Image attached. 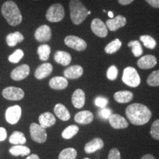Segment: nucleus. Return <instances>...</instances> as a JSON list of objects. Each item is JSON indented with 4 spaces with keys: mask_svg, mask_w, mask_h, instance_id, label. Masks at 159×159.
Wrapping results in <instances>:
<instances>
[{
    "mask_svg": "<svg viewBox=\"0 0 159 159\" xmlns=\"http://www.w3.org/2000/svg\"><path fill=\"white\" fill-rule=\"evenodd\" d=\"M24 57V52L21 49H16L13 54L11 55L8 57V60L10 62L13 63H19L21 59Z\"/></svg>",
    "mask_w": 159,
    "mask_h": 159,
    "instance_id": "nucleus-36",
    "label": "nucleus"
},
{
    "mask_svg": "<svg viewBox=\"0 0 159 159\" xmlns=\"http://www.w3.org/2000/svg\"><path fill=\"white\" fill-rule=\"evenodd\" d=\"M91 29L97 36L105 38L108 35V27L102 20L99 19H94L92 20L91 24Z\"/></svg>",
    "mask_w": 159,
    "mask_h": 159,
    "instance_id": "nucleus-10",
    "label": "nucleus"
},
{
    "mask_svg": "<svg viewBox=\"0 0 159 159\" xmlns=\"http://www.w3.org/2000/svg\"><path fill=\"white\" fill-rule=\"evenodd\" d=\"M65 16V11L63 5L61 4H54L47 10L46 18L49 21L56 23L63 20Z\"/></svg>",
    "mask_w": 159,
    "mask_h": 159,
    "instance_id": "nucleus-5",
    "label": "nucleus"
},
{
    "mask_svg": "<svg viewBox=\"0 0 159 159\" xmlns=\"http://www.w3.org/2000/svg\"><path fill=\"white\" fill-rule=\"evenodd\" d=\"M128 46L132 48V52L135 57H140L143 54V49L139 41H131L128 43Z\"/></svg>",
    "mask_w": 159,
    "mask_h": 159,
    "instance_id": "nucleus-32",
    "label": "nucleus"
},
{
    "mask_svg": "<svg viewBox=\"0 0 159 159\" xmlns=\"http://www.w3.org/2000/svg\"><path fill=\"white\" fill-rule=\"evenodd\" d=\"M71 102L76 108H81L84 106L85 102V95L82 89H77L71 97Z\"/></svg>",
    "mask_w": 159,
    "mask_h": 159,
    "instance_id": "nucleus-20",
    "label": "nucleus"
},
{
    "mask_svg": "<svg viewBox=\"0 0 159 159\" xmlns=\"http://www.w3.org/2000/svg\"><path fill=\"white\" fill-rule=\"evenodd\" d=\"M70 18L75 25L82 24L88 16V10L80 0H70L69 2Z\"/></svg>",
    "mask_w": 159,
    "mask_h": 159,
    "instance_id": "nucleus-3",
    "label": "nucleus"
},
{
    "mask_svg": "<svg viewBox=\"0 0 159 159\" xmlns=\"http://www.w3.org/2000/svg\"><path fill=\"white\" fill-rule=\"evenodd\" d=\"M31 138L38 143H44L47 139V134L45 128H42L39 124L32 123L30 127Z\"/></svg>",
    "mask_w": 159,
    "mask_h": 159,
    "instance_id": "nucleus-6",
    "label": "nucleus"
},
{
    "mask_svg": "<svg viewBox=\"0 0 159 159\" xmlns=\"http://www.w3.org/2000/svg\"><path fill=\"white\" fill-rule=\"evenodd\" d=\"M68 80L64 77H55L49 80V85L52 89L55 90H62L68 86Z\"/></svg>",
    "mask_w": 159,
    "mask_h": 159,
    "instance_id": "nucleus-22",
    "label": "nucleus"
},
{
    "mask_svg": "<svg viewBox=\"0 0 159 159\" xmlns=\"http://www.w3.org/2000/svg\"><path fill=\"white\" fill-rule=\"evenodd\" d=\"M109 123L111 126L114 129H124L128 127V121L125 119V118L121 116L119 114H111V116L108 119Z\"/></svg>",
    "mask_w": 159,
    "mask_h": 159,
    "instance_id": "nucleus-13",
    "label": "nucleus"
},
{
    "mask_svg": "<svg viewBox=\"0 0 159 159\" xmlns=\"http://www.w3.org/2000/svg\"><path fill=\"white\" fill-rule=\"evenodd\" d=\"M10 153L14 156H25L30 153V149L25 145H14L9 150Z\"/></svg>",
    "mask_w": 159,
    "mask_h": 159,
    "instance_id": "nucleus-26",
    "label": "nucleus"
},
{
    "mask_svg": "<svg viewBox=\"0 0 159 159\" xmlns=\"http://www.w3.org/2000/svg\"><path fill=\"white\" fill-rule=\"evenodd\" d=\"M157 64L156 57L152 55H144L139 59L137 65L140 69H149L153 68Z\"/></svg>",
    "mask_w": 159,
    "mask_h": 159,
    "instance_id": "nucleus-15",
    "label": "nucleus"
},
{
    "mask_svg": "<svg viewBox=\"0 0 159 159\" xmlns=\"http://www.w3.org/2000/svg\"><path fill=\"white\" fill-rule=\"evenodd\" d=\"M64 43L67 47L78 52L83 51L87 48V43L84 40L75 35H68L66 37Z\"/></svg>",
    "mask_w": 159,
    "mask_h": 159,
    "instance_id": "nucleus-7",
    "label": "nucleus"
},
{
    "mask_svg": "<svg viewBox=\"0 0 159 159\" xmlns=\"http://www.w3.org/2000/svg\"><path fill=\"white\" fill-rule=\"evenodd\" d=\"M38 55L39 56V59L41 61H46L49 59L50 55L51 49L48 44H42L39 46L37 50Z\"/></svg>",
    "mask_w": 159,
    "mask_h": 159,
    "instance_id": "nucleus-29",
    "label": "nucleus"
},
{
    "mask_svg": "<svg viewBox=\"0 0 159 159\" xmlns=\"http://www.w3.org/2000/svg\"><path fill=\"white\" fill-rule=\"evenodd\" d=\"M7 138V131L4 128H0V142L5 141Z\"/></svg>",
    "mask_w": 159,
    "mask_h": 159,
    "instance_id": "nucleus-43",
    "label": "nucleus"
},
{
    "mask_svg": "<svg viewBox=\"0 0 159 159\" xmlns=\"http://www.w3.org/2000/svg\"><path fill=\"white\" fill-rule=\"evenodd\" d=\"M55 62L62 66H68L71 61V56L65 51H57L54 55Z\"/></svg>",
    "mask_w": 159,
    "mask_h": 159,
    "instance_id": "nucleus-23",
    "label": "nucleus"
},
{
    "mask_svg": "<svg viewBox=\"0 0 159 159\" xmlns=\"http://www.w3.org/2000/svg\"><path fill=\"white\" fill-rule=\"evenodd\" d=\"M35 1H37V0H35Z\"/></svg>",
    "mask_w": 159,
    "mask_h": 159,
    "instance_id": "nucleus-49",
    "label": "nucleus"
},
{
    "mask_svg": "<svg viewBox=\"0 0 159 159\" xmlns=\"http://www.w3.org/2000/svg\"><path fill=\"white\" fill-rule=\"evenodd\" d=\"M77 151L74 148H66L62 150L59 154L58 159H75L77 157Z\"/></svg>",
    "mask_w": 159,
    "mask_h": 159,
    "instance_id": "nucleus-33",
    "label": "nucleus"
},
{
    "mask_svg": "<svg viewBox=\"0 0 159 159\" xmlns=\"http://www.w3.org/2000/svg\"><path fill=\"white\" fill-rule=\"evenodd\" d=\"M118 75V69L115 66H111L107 71V77L110 80H114Z\"/></svg>",
    "mask_w": 159,
    "mask_h": 159,
    "instance_id": "nucleus-38",
    "label": "nucleus"
},
{
    "mask_svg": "<svg viewBox=\"0 0 159 159\" xmlns=\"http://www.w3.org/2000/svg\"><path fill=\"white\" fill-rule=\"evenodd\" d=\"M125 114L131 124L135 125L147 124L152 116V112L150 109L146 105L140 103H134L128 105Z\"/></svg>",
    "mask_w": 159,
    "mask_h": 159,
    "instance_id": "nucleus-1",
    "label": "nucleus"
},
{
    "mask_svg": "<svg viewBox=\"0 0 159 159\" xmlns=\"http://www.w3.org/2000/svg\"><path fill=\"white\" fill-rule=\"evenodd\" d=\"M84 159H89V158H84Z\"/></svg>",
    "mask_w": 159,
    "mask_h": 159,
    "instance_id": "nucleus-48",
    "label": "nucleus"
},
{
    "mask_svg": "<svg viewBox=\"0 0 159 159\" xmlns=\"http://www.w3.org/2000/svg\"><path fill=\"white\" fill-rule=\"evenodd\" d=\"M103 147H104V142L102 139L99 138H95L85 144L84 150L86 153L90 154L96 152L97 150H101Z\"/></svg>",
    "mask_w": 159,
    "mask_h": 159,
    "instance_id": "nucleus-19",
    "label": "nucleus"
},
{
    "mask_svg": "<svg viewBox=\"0 0 159 159\" xmlns=\"http://www.w3.org/2000/svg\"><path fill=\"white\" fill-rule=\"evenodd\" d=\"M30 66L27 64H22L16 67L11 71V77L13 80L20 81L25 79L30 74Z\"/></svg>",
    "mask_w": 159,
    "mask_h": 159,
    "instance_id": "nucleus-11",
    "label": "nucleus"
},
{
    "mask_svg": "<svg viewBox=\"0 0 159 159\" xmlns=\"http://www.w3.org/2000/svg\"><path fill=\"white\" fill-rule=\"evenodd\" d=\"M122 81L128 86L136 88L140 84L141 78L136 69H134V67L128 66L126 67L123 71Z\"/></svg>",
    "mask_w": 159,
    "mask_h": 159,
    "instance_id": "nucleus-4",
    "label": "nucleus"
},
{
    "mask_svg": "<svg viewBox=\"0 0 159 159\" xmlns=\"http://www.w3.org/2000/svg\"><path fill=\"white\" fill-rule=\"evenodd\" d=\"M9 142L14 145H24L27 142V140H26L23 133L20 132V131H14L10 136Z\"/></svg>",
    "mask_w": 159,
    "mask_h": 159,
    "instance_id": "nucleus-28",
    "label": "nucleus"
},
{
    "mask_svg": "<svg viewBox=\"0 0 159 159\" xmlns=\"http://www.w3.org/2000/svg\"><path fill=\"white\" fill-rule=\"evenodd\" d=\"M2 14L11 26L16 27L22 21V16L16 4L13 1H7L2 6Z\"/></svg>",
    "mask_w": 159,
    "mask_h": 159,
    "instance_id": "nucleus-2",
    "label": "nucleus"
},
{
    "mask_svg": "<svg viewBox=\"0 0 159 159\" xmlns=\"http://www.w3.org/2000/svg\"><path fill=\"white\" fill-rule=\"evenodd\" d=\"M83 74V69L79 65H75L66 68L63 71V75L66 79H77L80 78Z\"/></svg>",
    "mask_w": 159,
    "mask_h": 159,
    "instance_id": "nucleus-16",
    "label": "nucleus"
},
{
    "mask_svg": "<svg viewBox=\"0 0 159 159\" xmlns=\"http://www.w3.org/2000/svg\"><path fill=\"white\" fill-rule=\"evenodd\" d=\"M108 15L109 17L111 18V19H113V18H114V13H113L112 11H108Z\"/></svg>",
    "mask_w": 159,
    "mask_h": 159,
    "instance_id": "nucleus-47",
    "label": "nucleus"
},
{
    "mask_svg": "<svg viewBox=\"0 0 159 159\" xmlns=\"http://www.w3.org/2000/svg\"><path fill=\"white\" fill-rule=\"evenodd\" d=\"M140 41L143 43L145 47L150 49H153L156 46V40L150 35H142V36H140Z\"/></svg>",
    "mask_w": 159,
    "mask_h": 159,
    "instance_id": "nucleus-34",
    "label": "nucleus"
},
{
    "mask_svg": "<svg viewBox=\"0 0 159 159\" xmlns=\"http://www.w3.org/2000/svg\"><path fill=\"white\" fill-rule=\"evenodd\" d=\"M54 112L60 119L63 121H68L70 119V113L63 104H57L54 108Z\"/></svg>",
    "mask_w": 159,
    "mask_h": 159,
    "instance_id": "nucleus-25",
    "label": "nucleus"
},
{
    "mask_svg": "<svg viewBox=\"0 0 159 159\" xmlns=\"http://www.w3.org/2000/svg\"><path fill=\"white\" fill-rule=\"evenodd\" d=\"M108 99L102 96L97 97L94 99V104L96 105L97 106H98L101 108H105V106L108 105Z\"/></svg>",
    "mask_w": 159,
    "mask_h": 159,
    "instance_id": "nucleus-39",
    "label": "nucleus"
},
{
    "mask_svg": "<svg viewBox=\"0 0 159 159\" xmlns=\"http://www.w3.org/2000/svg\"><path fill=\"white\" fill-rule=\"evenodd\" d=\"M108 159H121V154L118 149H111L109 152Z\"/></svg>",
    "mask_w": 159,
    "mask_h": 159,
    "instance_id": "nucleus-41",
    "label": "nucleus"
},
{
    "mask_svg": "<svg viewBox=\"0 0 159 159\" xmlns=\"http://www.w3.org/2000/svg\"><path fill=\"white\" fill-rule=\"evenodd\" d=\"M52 31L48 25H41L35 32V38L39 42H46L51 39Z\"/></svg>",
    "mask_w": 159,
    "mask_h": 159,
    "instance_id": "nucleus-12",
    "label": "nucleus"
},
{
    "mask_svg": "<svg viewBox=\"0 0 159 159\" xmlns=\"http://www.w3.org/2000/svg\"><path fill=\"white\" fill-rule=\"evenodd\" d=\"M21 116V108L19 105L9 107L6 110L5 118L6 121L11 125H15L19 122Z\"/></svg>",
    "mask_w": 159,
    "mask_h": 159,
    "instance_id": "nucleus-9",
    "label": "nucleus"
},
{
    "mask_svg": "<svg viewBox=\"0 0 159 159\" xmlns=\"http://www.w3.org/2000/svg\"><path fill=\"white\" fill-rule=\"evenodd\" d=\"M134 0H118L119 3L122 5H128L129 4H131Z\"/></svg>",
    "mask_w": 159,
    "mask_h": 159,
    "instance_id": "nucleus-44",
    "label": "nucleus"
},
{
    "mask_svg": "<svg viewBox=\"0 0 159 159\" xmlns=\"http://www.w3.org/2000/svg\"><path fill=\"white\" fill-rule=\"evenodd\" d=\"M147 83L150 86H159V70L152 71L148 76Z\"/></svg>",
    "mask_w": 159,
    "mask_h": 159,
    "instance_id": "nucleus-35",
    "label": "nucleus"
},
{
    "mask_svg": "<svg viewBox=\"0 0 159 159\" xmlns=\"http://www.w3.org/2000/svg\"><path fill=\"white\" fill-rule=\"evenodd\" d=\"M114 99L119 103H127L132 100L134 94L129 91H119L114 95Z\"/></svg>",
    "mask_w": 159,
    "mask_h": 159,
    "instance_id": "nucleus-24",
    "label": "nucleus"
},
{
    "mask_svg": "<svg viewBox=\"0 0 159 159\" xmlns=\"http://www.w3.org/2000/svg\"><path fill=\"white\" fill-rule=\"evenodd\" d=\"M141 159H156V158H155V157L152 156V155L147 154V155H144L143 157H142V158Z\"/></svg>",
    "mask_w": 159,
    "mask_h": 159,
    "instance_id": "nucleus-45",
    "label": "nucleus"
},
{
    "mask_svg": "<svg viewBox=\"0 0 159 159\" xmlns=\"http://www.w3.org/2000/svg\"><path fill=\"white\" fill-rule=\"evenodd\" d=\"M127 23L126 18L123 16L119 15L116 17L108 19L106 21V26L111 31H116L117 30L123 27Z\"/></svg>",
    "mask_w": 159,
    "mask_h": 159,
    "instance_id": "nucleus-14",
    "label": "nucleus"
},
{
    "mask_svg": "<svg viewBox=\"0 0 159 159\" xmlns=\"http://www.w3.org/2000/svg\"><path fill=\"white\" fill-rule=\"evenodd\" d=\"M2 96L4 98L9 100H21L25 97V92L21 89L17 87L9 86L2 91Z\"/></svg>",
    "mask_w": 159,
    "mask_h": 159,
    "instance_id": "nucleus-8",
    "label": "nucleus"
},
{
    "mask_svg": "<svg viewBox=\"0 0 159 159\" xmlns=\"http://www.w3.org/2000/svg\"><path fill=\"white\" fill-rule=\"evenodd\" d=\"M122 47V42L118 39L114 40L105 47V52L107 54H114Z\"/></svg>",
    "mask_w": 159,
    "mask_h": 159,
    "instance_id": "nucleus-30",
    "label": "nucleus"
},
{
    "mask_svg": "<svg viewBox=\"0 0 159 159\" xmlns=\"http://www.w3.org/2000/svg\"><path fill=\"white\" fill-rule=\"evenodd\" d=\"M151 7L159 8V0H145Z\"/></svg>",
    "mask_w": 159,
    "mask_h": 159,
    "instance_id": "nucleus-42",
    "label": "nucleus"
},
{
    "mask_svg": "<svg viewBox=\"0 0 159 159\" xmlns=\"http://www.w3.org/2000/svg\"><path fill=\"white\" fill-rule=\"evenodd\" d=\"M94 120V115L91 111H80L75 116V121L80 125H88Z\"/></svg>",
    "mask_w": 159,
    "mask_h": 159,
    "instance_id": "nucleus-18",
    "label": "nucleus"
},
{
    "mask_svg": "<svg viewBox=\"0 0 159 159\" xmlns=\"http://www.w3.org/2000/svg\"><path fill=\"white\" fill-rule=\"evenodd\" d=\"M53 70L52 65L49 63H44L36 69L35 71V77L38 80L45 78L51 74Z\"/></svg>",
    "mask_w": 159,
    "mask_h": 159,
    "instance_id": "nucleus-17",
    "label": "nucleus"
},
{
    "mask_svg": "<svg viewBox=\"0 0 159 159\" xmlns=\"http://www.w3.org/2000/svg\"><path fill=\"white\" fill-rule=\"evenodd\" d=\"M150 134L152 138L159 140V119H157L152 123L150 128Z\"/></svg>",
    "mask_w": 159,
    "mask_h": 159,
    "instance_id": "nucleus-37",
    "label": "nucleus"
},
{
    "mask_svg": "<svg viewBox=\"0 0 159 159\" xmlns=\"http://www.w3.org/2000/svg\"><path fill=\"white\" fill-rule=\"evenodd\" d=\"M39 125L43 128H48L54 125L56 122L54 115L49 112H45L40 115L39 118Z\"/></svg>",
    "mask_w": 159,
    "mask_h": 159,
    "instance_id": "nucleus-21",
    "label": "nucleus"
},
{
    "mask_svg": "<svg viewBox=\"0 0 159 159\" xmlns=\"http://www.w3.org/2000/svg\"><path fill=\"white\" fill-rule=\"evenodd\" d=\"M111 110L110 108H103L101 109L100 111H99V116L100 118H102L105 120H107V119H109V117L111 116Z\"/></svg>",
    "mask_w": 159,
    "mask_h": 159,
    "instance_id": "nucleus-40",
    "label": "nucleus"
},
{
    "mask_svg": "<svg viewBox=\"0 0 159 159\" xmlns=\"http://www.w3.org/2000/svg\"><path fill=\"white\" fill-rule=\"evenodd\" d=\"M25 39L24 35L19 32H15V33H10L6 37V42L9 47H15L18 43L22 42Z\"/></svg>",
    "mask_w": 159,
    "mask_h": 159,
    "instance_id": "nucleus-27",
    "label": "nucleus"
},
{
    "mask_svg": "<svg viewBox=\"0 0 159 159\" xmlns=\"http://www.w3.org/2000/svg\"><path fill=\"white\" fill-rule=\"evenodd\" d=\"M26 159H40V158H39V156H37V155L32 154V155H30V156H29L28 157H27Z\"/></svg>",
    "mask_w": 159,
    "mask_h": 159,
    "instance_id": "nucleus-46",
    "label": "nucleus"
},
{
    "mask_svg": "<svg viewBox=\"0 0 159 159\" xmlns=\"http://www.w3.org/2000/svg\"><path fill=\"white\" fill-rule=\"evenodd\" d=\"M79 131V128L75 125H69L62 132V137L65 139H70L74 137Z\"/></svg>",
    "mask_w": 159,
    "mask_h": 159,
    "instance_id": "nucleus-31",
    "label": "nucleus"
}]
</instances>
